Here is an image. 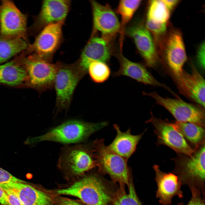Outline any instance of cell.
<instances>
[{
  "mask_svg": "<svg viewBox=\"0 0 205 205\" xmlns=\"http://www.w3.org/2000/svg\"><path fill=\"white\" fill-rule=\"evenodd\" d=\"M170 12L162 0L150 1L148 6L146 19L157 23H167L170 18Z\"/></svg>",
  "mask_w": 205,
  "mask_h": 205,
  "instance_id": "cell-26",
  "label": "cell"
},
{
  "mask_svg": "<svg viewBox=\"0 0 205 205\" xmlns=\"http://www.w3.org/2000/svg\"><path fill=\"white\" fill-rule=\"evenodd\" d=\"M153 168L155 173V179L157 187L156 197L160 205H171L175 196L180 199L183 198L181 189L182 185L176 175L173 172L162 171L157 165H154Z\"/></svg>",
  "mask_w": 205,
  "mask_h": 205,
  "instance_id": "cell-14",
  "label": "cell"
},
{
  "mask_svg": "<svg viewBox=\"0 0 205 205\" xmlns=\"http://www.w3.org/2000/svg\"><path fill=\"white\" fill-rule=\"evenodd\" d=\"M107 125L106 122L93 123L71 120L52 128L45 134L30 138L28 142L30 144L44 141L64 144L78 143Z\"/></svg>",
  "mask_w": 205,
  "mask_h": 205,
  "instance_id": "cell-2",
  "label": "cell"
},
{
  "mask_svg": "<svg viewBox=\"0 0 205 205\" xmlns=\"http://www.w3.org/2000/svg\"><path fill=\"white\" fill-rule=\"evenodd\" d=\"M192 196L190 200L187 204L182 202L176 205H205L204 193L196 188L190 189Z\"/></svg>",
  "mask_w": 205,
  "mask_h": 205,
  "instance_id": "cell-30",
  "label": "cell"
},
{
  "mask_svg": "<svg viewBox=\"0 0 205 205\" xmlns=\"http://www.w3.org/2000/svg\"><path fill=\"white\" fill-rule=\"evenodd\" d=\"M102 180L96 175H90L56 193L77 197L87 205H112L114 196Z\"/></svg>",
  "mask_w": 205,
  "mask_h": 205,
  "instance_id": "cell-3",
  "label": "cell"
},
{
  "mask_svg": "<svg viewBox=\"0 0 205 205\" xmlns=\"http://www.w3.org/2000/svg\"><path fill=\"white\" fill-rule=\"evenodd\" d=\"M145 26L153 35L155 44L159 42L167 31V24L158 23L146 19Z\"/></svg>",
  "mask_w": 205,
  "mask_h": 205,
  "instance_id": "cell-29",
  "label": "cell"
},
{
  "mask_svg": "<svg viewBox=\"0 0 205 205\" xmlns=\"http://www.w3.org/2000/svg\"><path fill=\"white\" fill-rule=\"evenodd\" d=\"M0 38L25 40L26 17L10 1L3 0L0 5Z\"/></svg>",
  "mask_w": 205,
  "mask_h": 205,
  "instance_id": "cell-11",
  "label": "cell"
},
{
  "mask_svg": "<svg viewBox=\"0 0 205 205\" xmlns=\"http://www.w3.org/2000/svg\"><path fill=\"white\" fill-rule=\"evenodd\" d=\"M159 61L175 83L179 93L186 90L183 77L184 65L187 57L182 34L174 29L168 30L156 45Z\"/></svg>",
  "mask_w": 205,
  "mask_h": 205,
  "instance_id": "cell-1",
  "label": "cell"
},
{
  "mask_svg": "<svg viewBox=\"0 0 205 205\" xmlns=\"http://www.w3.org/2000/svg\"><path fill=\"white\" fill-rule=\"evenodd\" d=\"M7 197L10 205H23L17 194L12 189L4 184H0Z\"/></svg>",
  "mask_w": 205,
  "mask_h": 205,
  "instance_id": "cell-31",
  "label": "cell"
},
{
  "mask_svg": "<svg viewBox=\"0 0 205 205\" xmlns=\"http://www.w3.org/2000/svg\"><path fill=\"white\" fill-rule=\"evenodd\" d=\"M27 77L25 69L14 62L0 65V83L17 86L22 83Z\"/></svg>",
  "mask_w": 205,
  "mask_h": 205,
  "instance_id": "cell-23",
  "label": "cell"
},
{
  "mask_svg": "<svg viewBox=\"0 0 205 205\" xmlns=\"http://www.w3.org/2000/svg\"><path fill=\"white\" fill-rule=\"evenodd\" d=\"M58 162L60 167L74 176L81 175L96 166L91 144L65 147Z\"/></svg>",
  "mask_w": 205,
  "mask_h": 205,
  "instance_id": "cell-8",
  "label": "cell"
},
{
  "mask_svg": "<svg viewBox=\"0 0 205 205\" xmlns=\"http://www.w3.org/2000/svg\"><path fill=\"white\" fill-rule=\"evenodd\" d=\"M70 4L69 0L44 1L33 25L35 30L39 31L49 24L64 21L69 11Z\"/></svg>",
  "mask_w": 205,
  "mask_h": 205,
  "instance_id": "cell-18",
  "label": "cell"
},
{
  "mask_svg": "<svg viewBox=\"0 0 205 205\" xmlns=\"http://www.w3.org/2000/svg\"><path fill=\"white\" fill-rule=\"evenodd\" d=\"M151 118L146 121L154 127L157 146L163 145L171 148L178 154L191 155L196 150L188 143L182 135L172 125L171 122L157 118L150 112Z\"/></svg>",
  "mask_w": 205,
  "mask_h": 205,
  "instance_id": "cell-10",
  "label": "cell"
},
{
  "mask_svg": "<svg viewBox=\"0 0 205 205\" xmlns=\"http://www.w3.org/2000/svg\"><path fill=\"white\" fill-rule=\"evenodd\" d=\"M120 63L118 70L113 73L114 77L125 76L144 84L163 88L174 95L175 93L167 86L157 80L143 65L131 61L120 53L117 56Z\"/></svg>",
  "mask_w": 205,
  "mask_h": 205,
  "instance_id": "cell-17",
  "label": "cell"
},
{
  "mask_svg": "<svg viewBox=\"0 0 205 205\" xmlns=\"http://www.w3.org/2000/svg\"><path fill=\"white\" fill-rule=\"evenodd\" d=\"M171 123L175 128L195 149L205 142V127L192 123L176 120Z\"/></svg>",
  "mask_w": 205,
  "mask_h": 205,
  "instance_id": "cell-22",
  "label": "cell"
},
{
  "mask_svg": "<svg viewBox=\"0 0 205 205\" xmlns=\"http://www.w3.org/2000/svg\"><path fill=\"white\" fill-rule=\"evenodd\" d=\"M26 183L13 176L3 169L0 167V184H7L11 183Z\"/></svg>",
  "mask_w": 205,
  "mask_h": 205,
  "instance_id": "cell-32",
  "label": "cell"
},
{
  "mask_svg": "<svg viewBox=\"0 0 205 205\" xmlns=\"http://www.w3.org/2000/svg\"><path fill=\"white\" fill-rule=\"evenodd\" d=\"M24 62L32 87L42 91L54 87L59 62L53 63L34 53L26 58Z\"/></svg>",
  "mask_w": 205,
  "mask_h": 205,
  "instance_id": "cell-9",
  "label": "cell"
},
{
  "mask_svg": "<svg viewBox=\"0 0 205 205\" xmlns=\"http://www.w3.org/2000/svg\"><path fill=\"white\" fill-rule=\"evenodd\" d=\"M170 11L173 9L179 3L180 1L177 0H162Z\"/></svg>",
  "mask_w": 205,
  "mask_h": 205,
  "instance_id": "cell-36",
  "label": "cell"
},
{
  "mask_svg": "<svg viewBox=\"0 0 205 205\" xmlns=\"http://www.w3.org/2000/svg\"><path fill=\"white\" fill-rule=\"evenodd\" d=\"M191 66V73L184 70L183 71L184 83L188 93L189 99L205 108V80L192 63Z\"/></svg>",
  "mask_w": 205,
  "mask_h": 205,
  "instance_id": "cell-21",
  "label": "cell"
},
{
  "mask_svg": "<svg viewBox=\"0 0 205 205\" xmlns=\"http://www.w3.org/2000/svg\"><path fill=\"white\" fill-rule=\"evenodd\" d=\"M54 202L57 205H81L74 200L63 197L57 198Z\"/></svg>",
  "mask_w": 205,
  "mask_h": 205,
  "instance_id": "cell-34",
  "label": "cell"
},
{
  "mask_svg": "<svg viewBox=\"0 0 205 205\" xmlns=\"http://www.w3.org/2000/svg\"><path fill=\"white\" fill-rule=\"evenodd\" d=\"M142 1L138 0H121L118 5L117 12L121 17V23L119 32L120 33V47L122 44L125 27L132 18L134 14L138 8Z\"/></svg>",
  "mask_w": 205,
  "mask_h": 205,
  "instance_id": "cell-25",
  "label": "cell"
},
{
  "mask_svg": "<svg viewBox=\"0 0 205 205\" xmlns=\"http://www.w3.org/2000/svg\"><path fill=\"white\" fill-rule=\"evenodd\" d=\"M143 94L153 98L156 104L165 108L176 121L192 123L205 127V108L201 106L188 103L180 98L163 97L155 92H143Z\"/></svg>",
  "mask_w": 205,
  "mask_h": 205,
  "instance_id": "cell-7",
  "label": "cell"
},
{
  "mask_svg": "<svg viewBox=\"0 0 205 205\" xmlns=\"http://www.w3.org/2000/svg\"><path fill=\"white\" fill-rule=\"evenodd\" d=\"M5 185L17 194L23 205H55L54 200L48 194L26 183Z\"/></svg>",
  "mask_w": 205,
  "mask_h": 205,
  "instance_id": "cell-19",
  "label": "cell"
},
{
  "mask_svg": "<svg viewBox=\"0 0 205 205\" xmlns=\"http://www.w3.org/2000/svg\"><path fill=\"white\" fill-rule=\"evenodd\" d=\"M128 186V193L120 188L114 196L112 205H142L132 181L130 180Z\"/></svg>",
  "mask_w": 205,
  "mask_h": 205,
  "instance_id": "cell-27",
  "label": "cell"
},
{
  "mask_svg": "<svg viewBox=\"0 0 205 205\" xmlns=\"http://www.w3.org/2000/svg\"><path fill=\"white\" fill-rule=\"evenodd\" d=\"M205 42H202L198 49L196 53V59L199 65L203 69L205 68Z\"/></svg>",
  "mask_w": 205,
  "mask_h": 205,
  "instance_id": "cell-33",
  "label": "cell"
},
{
  "mask_svg": "<svg viewBox=\"0 0 205 205\" xmlns=\"http://www.w3.org/2000/svg\"><path fill=\"white\" fill-rule=\"evenodd\" d=\"M109 40L103 36H93L85 46L77 62L81 69L86 74L91 63L97 61L106 63L109 61L111 54Z\"/></svg>",
  "mask_w": 205,
  "mask_h": 205,
  "instance_id": "cell-16",
  "label": "cell"
},
{
  "mask_svg": "<svg viewBox=\"0 0 205 205\" xmlns=\"http://www.w3.org/2000/svg\"><path fill=\"white\" fill-rule=\"evenodd\" d=\"M64 21L49 24L44 27L34 42L29 46L28 50L52 62V57L60 45L62 38Z\"/></svg>",
  "mask_w": 205,
  "mask_h": 205,
  "instance_id": "cell-12",
  "label": "cell"
},
{
  "mask_svg": "<svg viewBox=\"0 0 205 205\" xmlns=\"http://www.w3.org/2000/svg\"><path fill=\"white\" fill-rule=\"evenodd\" d=\"M29 46L21 38H0V63L4 62L15 55L27 48Z\"/></svg>",
  "mask_w": 205,
  "mask_h": 205,
  "instance_id": "cell-24",
  "label": "cell"
},
{
  "mask_svg": "<svg viewBox=\"0 0 205 205\" xmlns=\"http://www.w3.org/2000/svg\"><path fill=\"white\" fill-rule=\"evenodd\" d=\"M91 80L99 83L106 81L111 73L110 69L105 62L97 61L91 63L88 70Z\"/></svg>",
  "mask_w": 205,
  "mask_h": 205,
  "instance_id": "cell-28",
  "label": "cell"
},
{
  "mask_svg": "<svg viewBox=\"0 0 205 205\" xmlns=\"http://www.w3.org/2000/svg\"><path fill=\"white\" fill-rule=\"evenodd\" d=\"M0 203L2 205H10L3 190L0 185Z\"/></svg>",
  "mask_w": 205,
  "mask_h": 205,
  "instance_id": "cell-35",
  "label": "cell"
},
{
  "mask_svg": "<svg viewBox=\"0 0 205 205\" xmlns=\"http://www.w3.org/2000/svg\"><path fill=\"white\" fill-rule=\"evenodd\" d=\"M94 29L109 39L119 32L120 24L114 12L108 5L91 1Z\"/></svg>",
  "mask_w": 205,
  "mask_h": 205,
  "instance_id": "cell-15",
  "label": "cell"
},
{
  "mask_svg": "<svg viewBox=\"0 0 205 205\" xmlns=\"http://www.w3.org/2000/svg\"><path fill=\"white\" fill-rule=\"evenodd\" d=\"M116 132L114 140L108 147L112 151L128 160L136 151L137 145L141 139L144 133L137 135L131 134L130 129L122 132L119 126L113 125Z\"/></svg>",
  "mask_w": 205,
  "mask_h": 205,
  "instance_id": "cell-20",
  "label": "cell"
},
{
  "mask_svg": "<svg viewBox=\"0 0 205 205\" xmlns=\"http://www.w3.org/2000/svg\"><path fill=\"white\" fill-rule=\"evenodd\" d=\"M205 142L191 156L178 154L172 159L175 167L173 173L176 175L182 185L190 189L196 188L204 193Z\"/></svg>",
  "mask_w": 205,
  "mask_h": 205,
  "instance_id": "cell-4",
  "label": "cell"
},
{
  "mask_svg": "<svg viewBox=\"0 0 205 205\" xmlns=\"http://www.w3.org/2000/svg\"><path fill=\"white\" fill-rule=\"evenodd\" d=\"M91 144L96 166L99 170L118 183L121 188H124L126 185L128 186L130 179L128 160L106 146L103 139H97Z\"/></svg>",
  "mask_w": 205,
  "mask_h": 205,
  "instance_id": "cell-5",
  "label": "cell"
},
{
  "mask_svg": "<svg viewBox=\"0 0 205 205\" xmlns=\"http://www.w3.org/2000/svg\"><path fill=\"white\" fill-rule=\"evenodd\" d=\"M85 75L77 62L68 64L59 62L54 85L56 94L57 110L68 108L76 87Z\"/></svg>",
  "mask_w": 205,
  "mask_h": 205,
  "instance_id": "cell-6",
  "label": "cell"
},
{
  "mask_svg": "<svg viewBox=\"0 0 205 205\" xmlns=\"http://www.w3.org/2000/svg\"><path fill=\"white\" fill-rule=\"evenodd\" d=\"M125 32L133 40L146 65L155 67L159 61L158 54L153 37L144 24L134 22L125 28Z\"/></svg>",
  "mask_w": 205,
  "mask_h": 205,
  "instance_id": "cell-13",
  "label": "cell"
}]
</instances>
